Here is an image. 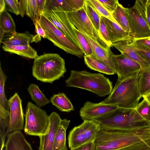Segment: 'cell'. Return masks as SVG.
I'll use <instances>...</instances> for the list:
<instances>
[{"instance_id":"13","label":"cell","mask_w":150,"mask_h":150,"mask_svg":"<svg viewBox=\"0 0 150 150\" xmlns=\"http://www.w3.org/2000/svg\"><path fill=\"white\" fill-rule=\"evenodd\" d=\"M119 108L115 104H105L101 102L94 103L88 101L80 109V115L83 121L92 120L110 114Z\"/></svg>"},{"instance_id":"44","label":"cell","mask_w":150,"mask_h":150,"mask_svg":"<svg viewBox=\"0 0 150 150\" xmlns=\"http://www.w3.org/2000/svg\"><path fill=\"white\" fill-rule=\"evenodd\" d=\"M35 26L37 34L43 38H46L45 32L38 21L35 24Z\"/></svg>"},{"instance_id":"19","label":"cell","mask_w":150,"mask_h":150,"mask_svg":"<svg viewBox=\"0 0 150 150\" xmlns=\"http://www.w3.org/2000/svg\"><path fill=\"white\" fill-rule=\"evenodd\" d=\"M107 29L110 40L112 43L126 39L130 36L117 23L101 16Z\"/></svg>"},{"instance_id":"1","label":"cell","mask_w":150,"mask_h":150,"mask_svg":"<svg viewBox=\"0 0 150 150\" xmlns=\"http://www.w3.org/2000/svg\"><path fill=\"white\" fill-rule=\"evenodd\" d=\"M150 139V126L130 130H100L94 143L96 150H118Z\"/></svg>"},{"instance_id":"45","label":"cell","mask_w":150,"mask_h":150,"mask_svg":"<svg viewBox=\"0 0 150 150\" xmlns=\"http://www.w3.org/2000/svg\"><path fill=\"white\" fill-rule=\"evenodd\" d=\"M134 40L137 43L150 49V37Z\"/></svg>"},{"instance_id":"30","label":"cell","mask_w":150,"mask_h":150,"mask_svg":"<svg viewBox=\"0 0 150 150\" xmlns=\"http://www.w3.org/2000/svg\"><path fill=\"white\" fill-rule=\"evenodd\" d=\"M25 13L31 19L35 25L40 16L37 0H25Z\"/></svg>"},{"instance_id":"36","label":"cell","mask_w":150,"mask_h":150,"mask_svg":"<svg viewBox=\"0 0 150 150\" xmlns=\"http://www.w3.org/2000/svg\"><path fill=\"white\" fill-rule=\"evenodd\" d=\"M136 109L142 117L148 122H149L150 104L145 100L143 99V100L139 103Z\"/></svg>"},{"instance_id":"47","label":"cell","mask_w":150,"mask_h":150,"mask_svg":"<svg viewBox=\"0 0 150 150\" xmlns=\"http://www.w3.org/2000/svg\"><path fill=\"white\" fill-rule=\"evenodd\" d=\"M20 15L23 17L25 13V0H19Z\"/></svg>"},{"instance_id":"39","label":"cell","mask_w":150,"mask_h":150,"mask_svg":"<svg viewBox=\"0 0 150 150\" xmlns=\"http://www.w3.org/2000/svg\"><path fill=\"white\" fill-rule=\"evenodd\" d=\"M4 0L6 4V11H9L17 15L20 14L19 1Z\"/></svg>"},{"instance_id":"16","label":"cell","mask_w":150,"mask_h":150,"mask_svg":"<svg viewBox=\"0 0 150 150\" xmlns=\"http://www.w3.org/2000/svg\"><path fill=\"white\" fill-rule=\"evenodd\" d=\"M49 124L46 134L39 136L40 139L38 150H52L56 133L61 118L59 115L55 112L49 115Z\"/></svg>"},{"instance_id":"15","label":"cell","mask_w":150,"mask_h":150,"mask_svg":"<svg viewBox=\"0 0 150 150\" xmlns=\"http://www.w3.org/2000/svg\"><path fill=\"white\" fill-rule=\"evenodd\" d=\"M89 43L92 50L91 56L113 70L117 74L116 70L112 62L111 55L113 53L110 47L98 43L86 34L82 33Z\"/></svg>"},{"instance_id":"8","label":"cell","mask_w":150,"mask_h":150,"mask_svg":"<svg viewBox=\"0 0 150 150\" xmlns=\"http://www.w3.org/2000/svg\"><path fill=\"white\" fill-rule=\"evenodd\" d=\"M125 10L130 28L129 35L134 40L150 37V28L142 0H136L133 6L125 8Z\"/></svg>"},{"instance_id":"6","label":"cell","mask_w":150,"mask_h":150,"mask_svg":"<svg viewBox=\"0 0 150 150\" xmlns=\"http://www.w3.org/2000/svg\"><path fill=\"white\" fill-rule=\"evenodd\" d=\"M38 22L45 32L46 38L54 45L79 58L84 57L81 49L71 42L45 15L40 14Z\"/></svg>"},{"instance_id":"38","label":"cell","mask_w":150,"mask_h":150,"mask_svg":"<svg viewBox=\"0 0 150 150\" xmlns=\"http://www.w3.org/2000/svg\"><path fill=\"white\" fill-rule=\"evenodd\" d=\"M118 150H150V139L135 144Z\"/></svg>"},{"instance_id":"2","label":"cell","mask_w":150,"mask_h":150,"mask_svg":"<svg viewBox=\"0 0 150 150\" xmlns=\"http://www.w3.org/2000/svg\"><path fill=\"white\" fill-rule=\"evenodd\" d=\"M100 130H130L150 126V122L142 117L136 109L119 108L109 115L93 119Z\"/></svg>"},{"instance_id":"20","label":"cell","mask_w":150,"mask_h":150,"mask_svg":"<svg viewBox=\"0 0 150 150\" xmlns=\"http://www.w3.org/2000/svg\"><path fill=\"white\" fill-rule=\"evenodd\" d=\"M57 12L53 10L43 14L72 42L81 48L77 38L64 25Z\"/></svg>"},{"instance_id":"17","label":"cell","mask_w":150,"mask_h":150,"mask_svg":"<svg viewBox=\"0 0 150 150\" xmlns=\"http://www.w3.org/2000/svg\"><path fill=\"white\" fill-rule=\"evenodd\" d=\"M133 38L130 36L126 39L112 43L114 47L122 53L138 63L142 69L150 66V65L141 57L133 47L132 43Z\"/></svg>"},{"instance_id":"24","label":"cell","mask_w":150,"mask_h":150,"mask_svg":"<svg viewBox=\"0 0 150 150\" xmlns=\"http://www.w3.org/2000/svg\"><path fill=\"white\" fill-rule=\"evenodd\" d=\"M50 101L60 111L69 112L74 110L70 100L64 93L54 94Z\"/></svg>"},{"instance_id":"3","label":"cell","mask_w":150,"mask_h":150,"mask_svg":"<svg viewBox=\"0 0 150 150\" xmlns=\"http://www.w3.org/2000/svg\"><path fill=\"white\" fill-rule=\"evenodd\" d=\"M139 73L122 80L117 79L110 94L101 102L115 104L119 108L136 109L142 97L138 82Z\"/></svg>"},{"instance_id":"42","label":"cell","mask_w":150,"mask_h":150,"mask_svg":"<svg viewBox=\"0 0 150 150\" xmlns=\"http://www.w3.org/2000/svg\"><path fill=\"white\" fill-rule=\"evenodd\" d=\"M144 6L145 16L150 28V0H142Z\"/></svg>"},{"instance_id":"12","label":"cell","mask_w":150,"mask_h":150,"mask_svg":"<svg viewBox=\"0 0 150 150\" xmlns=\"http://www.w3.org/2000/svg\"><path fill=\"white\" fill-rule=\"evenodd\" d=\"M112 62L116 70L119 80H122L139 73L142 69L137 62L121 53L111 55Z\"/></svg>"},{"instance_id":"25","label":"cell","mask_w":150,"mask_h":150,"mask_svg":"<svg viewBox=\"0 0 150 150\" xmlns=\"http://www.w3.org/2000/svg\"><path fill=\"white\" fill-rule=\"evenodd\" d=\"M125 8L118 2L111 14L116 23L129 34L130 28Z\"/></svg>"},{"instance_id":"48","label":"cell","mask_w":150,"mask_h":150,"mask_svg":"<svg viewBox=\"0 0 150 150\" xmlns=\"http://www.w3.org/2000/svg\"><path fill=\"white\" fill-rule=\"evenodd\" d=\"M6 4L4 0H0V13L5 11Z\"/></svg>"},{"instance_id":"35","label":"cell","mask_w":150,"mask_h":150,"mask_svg":"<svg viewBox=\"0 0 150 150\" xmlns=\"http://www.w3.org/2000/svg\"><path fill=\"white\" fill-rule=\"evenodd\" d=\"M132 44L140 57L150 65V49L137 43L134 39Z\"/></svg>"},{"instance_id":"50","label":"cell","mask_w":150,"mask_h":150,"mask_svg":"<svg viewBox=\"0 0 150 150\" xmlns=\"http://www.w3.org/2000/svg\"><path fill=\"white\" fill-rule=\"evenodd\" d=\"M150 104V92L142 96Z\"/></svg>"},{"instance_id":"10","label":"cell","mask_w":150,"mask_h":150,"mask_svg":"<svg viewBox=\"0 0 150 150\" xmlns=\"http://www.w3.org/2000/svg\"><path fill=\"white\" fill-rule=\"evenodd\" d=\"M7 76L2 69L0 64V141L1 146L5 145V141L10 122L9 100L5 95L4 87Z\"/></svg>"},{"instance_id":"51","label":"cell","mask_w":150,"mask_h":150,"mask_svg":"<svg viewBox=\"0 0 150 150\" xmlns=\"http://www.w3.org/2000/svg\"><path fill=\"white\" fill-rule=\"evenodd\" d=\"M5 33L3 30L1 28H0V42L1 43H2L4 38L5 36L4 34Z\"/></svg>"},{"instance_id":"32","label":"cell","mask_w":150,"mask_h":150,"mask_svg":"<svg viewBox=\"0 0 150 150\" xmlns=\"http://www.w3.org/2000/svg\"><path fill=\"white\" fill-rule=\"evenodd\" d=\"M84 8L86 14L93 26L98 32L100 24L101 17L97 12L85 0Z\"/></svg>"},{"instance_id":"29","label":"cell","mask_w":150,"mask_h":150,"mask_svg":"<svg viewBox=\"0 0 150 150\" xmlns=\"http://www.w3.org/2000/svg\"><path fill=\"white\" fill-rule=\"evenodd\" d=\"M138 82L142 96L150 92V66L141 69L139 74Z\"/></svg>"},{"instance_id":"34","label":"cell","mask_w":150,"mask_h":150,"mask_svg":"<svg viewBox=\"0 0 150 150\" xmlns=\"http://www.w3.org/2000/svg\"><path fill=\"white\" fill-rule=\"evenodd\" d=\"M87 1L90 5L97 12L100 17H105L111 21L116 23L111 14L97 0H87Z\"/></svg>"},{"instance_id":"52","label":"cell","mask_w":150,"mask_h":150,"mask_svg":"<svg viewBox=\"0 0 150 150\" xmlns=\"http://www.w3.org/2000/svg\"><path fill=\"white\" fill-rule=\"evenodd\" d=\"M149 122H150V121H149Z\"/></svg>"},{"instance_id":"28","label":"cell","mask_w":150,"mask_h":150,"mask_svg":"<svg viewBox=\"0 0 150 150\" xmlns=\"http://www.w3.org/2000/svg\"><path fill=\"white\" fill-rule=\"evenodd\" d=\"M83 57L85 64L91 69L107 75H113L115 74L112 69L93 58L91 56L84 55Z\"/></svg>"},{"instance_id":"23","label":"cell","mask_w":150,"mask_h":150,"mask_svg":"<svg viewBox=\"0 0 150 150\" xmlns=\"http://www.w3.org/2000/svg\"><path fill=\"white\" fill-rule=\"evenodd\" d=\"M2 48L6 52L26 58L35 59L38 56L36 50L30 45L18 46L3 45Z\"/></svg>"},{"instance_id":"26","label":"cell","mask_w":150,"mask_h":150,"mask_svg":"<svg viewBox=\"0 0 150 150\" xmlns=\"http://www.w3.org/2000/svg\"><path fill=\"white\" fill-rule=\"evenodd\" d=\"M28 91L31 99L38 107L44 106L50 102L36 84H31L28 88Z\"/></svg>"},{"instance_id":"27","label":"cell","mask_w":150,"mask_h":150,"mask_svg":"<svg viewBox=\"0 0 150 150\" xmlns=\"http://www.w3.org/2000/svg\"><path fill=\"white\" fill-rule=\"evenodd\" d=\"M0 28L5 33L15 35L17 33L15 22L10 14L5 11L0 13Z\"/></svg>"},{"instance_id":"14","label":"cell","mask_w":150,"mask_h":150,"mask_svg":"<svg viewBox=\"0 0 150 150\" xmlns=\"http://www.w3.org/2000/svg\"><path fill=\"white\" fill-rule=\"evenodd\" d=\"M10 107V122L7 134L15 130L23 129L24 124L22 100L17 93L8 100Z\"/></svg>"},{"instance_id":"46","label":"cell","mask_w":150,"mask_h":150,"mask_svg":"<svg viewBox=\"0 0 150 150\" xmlns=\"http://www.w3.org/2000/svg\"><path fill=\"white\" fill-rule=\"evenodd\" d=\"M46 0H37L38 7L40 14H43L45 11Z\"/></svg>"},{"instance_id":"37","label":"cell","mask_w":150,"mask_h":150,"mask_svg":"<svg viewBox=\"0 0 150 150\" xmlns=\"http://www.w3.org/2000/svg\"><path fill=\"white\" fill-rule=\"evenodd\" d=\"M100 38L109 47L111 46L108 32L106 25L103 19L101 18L99 31L98 32Z\"/></svg>"},{"instance_id":"31","label":"cell","mask_w":150,"mask_h":150,"mask_svg":"<svg viewBox=\"0 0 150 150\" xmlns=\"http://www.w3.org/2000/svg\"><path fill=\"white\" fill-rule=\"evenodd\" d=\"M55 8L62 9L66 12L74 11L66 0H46L44 13L50 12Z\"/></svg>"},{"instance_id":"9","label":"cell","mask_w":150,"mask_h":150,"mask_svg":"<svg viewBox=\"0 0 150 150\" xmlns=\"http://www.w3.org/2000/svg\"><path fill=\"white\" fill-rule=\"evenodd\" d=\"M100 130L99 124L93 120H84L81 125L74 127L68 137V146L71 149L86 143H94Z\"/></svg>"},{"instance_id":"22","label":"cell","mask_w":150,"mask_h":150,"mask_svg":"<svg viewBox=\"0 0 150 150\" xmlns=\"http://www.w3.org/2000/svg\"><path fill=\"white\" fill-rule=\"evenodd\" d=\"M34 36L26 31L23 33H17L15 35L6 36L2 43L6 45H28Z\"/></svg>"},{"instance_id":"11","label":"cell","mask_w":150,"mask_h":150,"mask_svg":"<svg viewBox=\"0 0 150 150\" xmlns=\"http://www.w3.org/2000/svg\"><path fill=\"white\" fill-rule=\"evenodd\" d=\"M66 13L71 23L82 33L86 34L98 43L103 41L87 16L84 7L76 11Z\"/></svg>"},{"instance_id":"21","label":"cell","mask_w":150,"mask_h":150,"mask_svg":"<svg viewBox=\"0 0 150 150\" xmlns=\"http://www.w3.org/2000/svg\"><path fill=\"white\" fill-rule=\"evenodd\" d=\"M70 122V120L67 119H61L52 150H67L66 142V132Z\"/></svg>"},{"instance_id":"5","label":"cell","mask_w":150,"mask_h":150,"mask_svg":"<svg viewBox=\"0 0 150 150\" xmlns=\"http://www.w3.org/2000/svg\"><path fill=\"white\" fill-rule=\"evenodd\" d=\"M66 71L65 60L59 54L47 53L34 59L32 74L37 80L52 83L63 77Z\"/></svg>"},{"instance_id":"41","label":"cell","mask_w":150,"mask_h":150,"mask_svg":"<svg viewBox=\"0 0 150 150\" xmlns=\"http://www.w3.org/2000/svg\"><path fill=\"white\" fill-rule=\"evenodd\" d=\"M74 11L79 10L84 8L85 0H66Z\"/></svg>"},{"instance_id":"40","label":"cell","mask_w":150,"mask_h":150,"mask_svg":"<svg viewBox=\"0 0 150 150\" xmlns=\"http://www.w3.org/2000/svg\"><path fill=\"white\" fill-rule=\"evenodd\" d=\"M97 1L101 4L110 13H112L116 8L117 0H106Z\"/></svg>"},{"instance_id":"4","label":"cell","mask_w":150,"mask_h":150,"mask_svg":"<svg viewBox=\"0 0 150 150\" xmlns=\"http://www.w3.org/2000/svg\"><path fill=\"white\" fill-rule=\"evenodd\" d=\"M70 74L65 81L67 87L85 89L100 97L109 95L113 89L112 82L103 74L74 70Z\"/></svg>"},{"instance_id":"18","label":"cell","mask_w":150,"mask_h":150,"mask_svg":"<svg viewBox=\"0 0 150 150\" xmlns=\"http://www.w3.org/2000/svg\"><path fill=\"white\" fill-rule=\"evenodd\" d=\"M5 143V150H33L20 130H15L7 134Z\"/></svg>"},{"instance_id":"33","label":"cell","mask_w":150,"mask_h":150,"mask_svg":"<svg viewBox=\"0 0 150 150\" xmlns=\"http://www.w3.org/2000/svg\"><path fill=\"white\" fill-rule=\"evenodd\" d=\"M72 26L75 35L84 55H91L92 54V51L89 43L83 34L72 24Z\"/></svg>"},{"instance_id":"49","label":"cell","mask_w":150,"mask_h":150,"mask_svg":"<svg viewBox=\"0 0 150 150\" xmlns=\"http://www.w3.org/2000/svg\"><path fill=\"white\" fill-rule=\"evenodd\" d=\"M41 40V36L37 34L33 36L30 41V42H37L40 41Z\"/></svg>"},{"instance_id":"43","label":"cell","mask_w":150,"mask_h":150,"mask_svg":"<svg viewBox=\"0 0 150 150\" xmlns=\"http://www.w3.org/2000/svg\"><path fill=\"white\" fill-rule=\"evenodd\" d=\"M70 150H96L95 143L90 142L83 144L78 147L71 149Z\"/></svg>"},{"instance_id":"7","label":"cell","mask_w":150,"mask_h":150,"mask_svg":"<svg viewBox=\"0 0 150 150\" xmlns=\"http://www.w3.org/2000/svg\"><path fill=\"white\" fill-rule=\"evenodd\" d=\"M24 130L27 134L40 136L45 134L49 128V116L46 111L31 102L27 104Z\"/></svg>"}]
</instances>
